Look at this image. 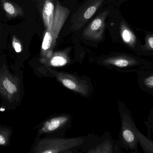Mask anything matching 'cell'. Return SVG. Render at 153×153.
Masks as SVG:
<instances>
[{
    "instance_id": "5",
    "label": "cell",
    "mask_w": 153,
    "mask_h": 153,
    "mask_svg": "<svg viewBox=\"0 0 153 153\" xmlns=\"http://www.w3.org/2000/svg\"><path fill=\"white\" fill-rule=\"evenodd\" d=\"M109 13V11H104L96 17L84 31L83 37L91 41H101L105 30V20Z\"/></svg>"
},
{
    "instance_id": "11",
    "label": "cell",
    "mask_w": 153,
    "mask_h": 153,
    "mask_svg": "<svg viewBox=\"0 0 153 153\" xmlns=\"http://www.w3.org/2000/svg\"><path fill=\"white\" fill-rule=\"evenodd\" d=\"M120 35L125 43L131 47L134 46L136 41L135 36L124 22L120 25Z\"/></svg>"
},
{
    "instance_id": "10",
    "label": "cell",
    "mask_w": 153,
    "mask_h": 153,
    "mask_svg": "<svg viewBox=\"0 0 153 153\" xmlns=\"http://www.w3.org/2000/svg\"><path fill=\"white\" fill-rule=\"evenodd\" d=\"M69 57L65 53L62 52H56L53 54L51 58L48 60L49 65L53 67H61L65 65L69 62Z\"/></svg>"
},
{
    "instance_id": "4",
    "label": "cell",
    "mask_w": 153,
    "mask_h": 153,
    "mask_svg": "<svg viewBox=\"0 0 153 153\" xmlns=\"http://www.w3.org/2000/svg\"><path fill=\"white\" fill-rule=\"evenodd\" d=\"M104 0H87L82 4L72 17L73 31H78L86 24L102 4Z\"/></svg>"
},
{
    "instance_id": "14",
    "label": "cell",
    "mask_w": 153,
    "mask_h": 153,
    "mask_svg": "<svg viewBox=\"0 0 153 153\" xmlns=\"http://www.w3.org/2000/svg\"><path fill=\"white\" fill-rule=\"evenodd\" d=\"M88 153H110L112 152V147L110 142L105 141L100 144L95 148L91 149Z\"/></svg>"
},
{
    "instance_id": "1",
    "label": "cell",
    "mask_w": 153,
    "mask_h": 153,
    "mask_svg": "<svg viewBox=\"0 0 153 153\" xmlns=\"http://www.w3.org/2000/svg\"><path fill=\"white\" fill-rule=\"evenodd\" d=\"M9 69L5 57H0V99L7 110H13L19 106L24 94L21 73Z\"/></svg>"
},
{
    "instance_id": "2",
    "label": "cell",
    "mask_w": 153,
    "mask_h": 153,
    "mask_svg": "<svg viewBox=\"0 0 153 153\" xmlns=\"http://www.w3.org/2000/svg\"><path fill=\"white\" fill-rule=\"evenodd\" d=\"M71 11L57 1L55 7L52 27L50 30H46L41 46V56L45 58L48 53H53L59 33L66 22Z\"/></svg>"
},
{
    "instance_id": "3",
    "label": "cell",
    "mask_w": 153,
    "mask_h": 153,
    "mask_svg": "<svg viewBox=\"0 0 153 153\" xmlns=\"http://www.w3.org/2000/svg\"><path fill=\"white\" fill-rule=\"evenodd\" d=\"M81 138H44L37 143L32 150L35 153H58L64 152L79 146L83 143Z\"/></svg>"
},
{
    "instance_id": "8",
    "label": "cell",
    "mask_w": 153,
    "mask_h": 153,
    "mask_svg": "<svg viewBox=\"0 0 153 153\" xmlns=\"http://www.w3.org/2000/svg\"><path fill=\"white\" fill-rule=\"evenodd\" d=\"M41 13L46 29L50 30L52 27L55 6L51 0H44L41 1Z\"/></svg>"
},
{
    "instance_id": "7",
    "label": "cell",
    "mask_w": 153,
    "mask_h": 153,
    "mask_svg": "<svg viewBox=\"0 0 153 153\" xmlns=\"http://www.w3.org/2000/svg\"><path fill=\"white\" fill-rule=\"evenodd\" d=\"M68 116H60L53 118L45 122L39 130V134L52 133L65 125L68 120Z\"/></svg>"
},
{
    "instance_id": "18",
    "label": "cell",
    "mask_w": 153,
    "mask_h": 153,
    "mask_svg": "<svg viewBox=\"0 0 153 153\" xmlns=\"http://www.w3.org/2000/svg\"><path fill=\"white\" fill-rule=\"evenodd\" d=\"M144 82L147 86L153 88V75L146 79Z\"/></svg>"
},
{
    "instance_id": "13",
    "label": "cell",
    "mask_w": 153,
    "mask_h": 153,
    "mask_svg": "<svg viewBox=\"0 0 153 153\" xmlns=\"http://www.w3.org/2000/svg\"><path fill=\"white\" fill-rule=\"evenodd\" d=\"M13 130L10 127L0 125V146H9L10 143Z\"/></svg>"
},
{
    "instance_id": "6",
    "label": "cell",
    "mask_w": 153,
    "mask_h": 153,
    "mask_svg": "<svg viewBox=\"0 0 153 153\" xmlns=\"http://www.w3.org/2000/svg\"><path fill=\"white\" fill-rule=\"evenodd\" d=\"M50 72L65 87L83 96L89 93V88L83 81L70 74L56 72L50 69Z\"/></svg>"
},
{
    "instance_id": "17",
    "label": "cell",
    "mask_w": 153,
    "mask_h": 153,
    "mask_svg": "<svg viewBox=\"0 0 153 153\" xmlns=\"http://www.w3.org/2000/svg\"><path fill=\"white\" fill-rule=\"evenodd\" d=\"M146 42L148 46L153 49V35H150L147 37Z\"/></svg>"
},
{
    "instance_id": "16",
    "label": "cell",
    "mask_w": 153,
    "mask_h": 153,
    "mask_svg": "<svg viewBox=\"0 0 153 153\" xmlns=\"http://www.w3.org/2000/svg\"><path fill=\"white\" fill-rule=\"evenodd\" d=\"M12 46L14 51L17 53H21L22 50V47L21 43L15 36L12 38Z\"/></svg>"
},
{
    "instance_id": "19",
    "label": "cell",
    "mask_w": 153,
    "mask_h": 153,
    "mask_svg": "<svg viewBox=\"0 0 153 153\" xmlns=\"http://www.w3.org/2000/svg\"><path fill=\"white\" fill-rule=\"evenodd\" d=\"M1 25H0V39H1Z\"/></svg>"
},
{
    "instance_id": "12",
    "label": "cell",
    "mask_w": 153,
    "mask_h": 153,
    "mask_svg": "<svg viewBox=\"0 0 153 153\" xmlns=\"http://www.w3.org/2000/svg\"><path fill=\"white\" fill-rule=\"evenodd\" d=\"M104 64L111 65L119 67H125L132 64L133 61L122 57H113L106 58L103 60Z\"/></svg>"
},
{
    "instance_id": "15",
    "label": "cell",
    "mask_w": 153,
    "mask_h": 153,
    "mask_svg": "<svg viewBox=\"0 0 153 153\" xmlns=\"http://www.w3.org/2000/svg\"><path fill=\"white\" fill-rule=\"evenodd\" d=\"M122 137L124 140L128 143H133L135 140V137L134 133L130 129L125 125L123 127Z\"/></svg>"
},
{
    "instance_id": "9",
    "label": "cell",
    "mask_w": 153,
    "mask_h": 153,
    "mask_svg": "<svg viewBox=\"0 0 153 153\" xmlns=\"http://www.w3.org/2000/svg\"><path fill=\"white\" fill-rule=\"evenodd\" d=\"M1 2L6 16L9 19L24 16V11L19 5L8 0H1Z\"/></svg>"
}]
</instances>
